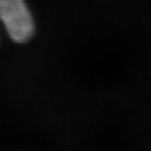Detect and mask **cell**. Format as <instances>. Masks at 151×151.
Masks as SVG:
<instances>
[{
    "mask_svg": "<svg viewBox=\"0 0 151 151\" xmlns=\"http://www.w3.org/2000/svg\"><path fill=\"white\" fill-rule=\"evenodd\" d=\"M0 19L16 42H26L33 36L34 21L24 0H0Z\"/></svg>",
    "mask_w": 151,
    "mask_h": 151,
    "instance_id": "6da1fadb",
    "label": "cell"
}]
</instances>
